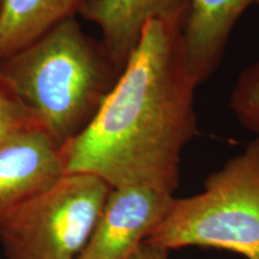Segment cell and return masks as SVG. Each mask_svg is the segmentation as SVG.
Listing matches in <instances>:
<instances>
[{
    "instance_id": "cell-1",
    "label": "cell",
    "mask_w": 259,
    "mask_h": 259,
    "mask_svg": "<svg viewBox=\"0 0 259 259\" xmlns=\"http://www.w3.org/2000/svg\"><path fill=\"white\" fill-rule=\"evenodd\" d=\"M197 87L183 27L148 22L92 122L61 147L65 171L92 174L112 189L147 187L174 194L181 155L198 134Z\"/></svg>"
},
{
    "instance_id": "cell-2",
    "label": "cell",
    "mask_w": 259,
    "mask_h": 259,
    "mask_svg": "<svg viewBox=\"0 0 259 259\" xmlns=\"http://www.w3.org/2000/svg\"><path fill=\"white\" fill-rule=\"evenodd\" d=\"M122 70L76 17L0 59V77L61 148L87 128Z\"/></svg>"
},
{
    "instance_id": "cell-3",
    "label": "cell",
    "mask_w": 259,
    "mask_h": 259,
    "mask_svg": "<svg viewBox=\"0 0 259 259\" xmlns=\"http://www.w3.org/2000/svg\"><path fill=\"white\" fill-rule=\"evenodd\" d=\"M145 240L169 251L197 246L259 259V136L210 174L202 192L174 199Z\"/></svg>"
},
{
    "instance_id": "cell-4",
    "label": "cell",
    "mask_w": 259,
    "mask_h": 259,
    "mask_svg": "<svg viewBox=\"0 0 259 259\" xmlns=\"http://www.w3.org/2000/svg\"><path fill=\"white\" fill-rule=\"evenodd\" d=\"M112 187L87 173H66L0 223L6 259H77Z\"/></svg>"
},
{
    "instance_id": "cell-5",
    "label": "cell",
    "mask_w": 259,
    "mask_h": 259,
    "mask_svg": "<svg viewBox=\"0 0 259 259\" xmlns=\"http://www.w3.org/2000/svg\"><path fill=\"white\" fill-rule=\"evenodd\" d=\"M174 199V194L147 187L112 189L77 259H130L166 218Z\"/></svg>"
},
{
    "instance_id": "cell-6",
    "label": "cell",
    "mask_w": 259,
    "mask_h": 259,
    "mask_svg": "<svg viewBox=\"0 0 259 259\" xmlns=\"http://www.w3.org/2000/svg\"><path fill=\"white\" fill-rule=\"evenodd\" d=\"M60 149L40 125L0 143V223L66 174Z\"/></svg>"
},
{
    "instance_id": "cell-7",
    "label": "cell",
    "mask_w": 259,
    "mask_h": 259,
    "mask_svg": "<svg viewBox=\"0 0 259 259\" xmlns=\"http://www.w3.org/2000/svg\"><path fill=\"white\" fill-rule=\"evenodd\" d=\"M189 3L190 0H96L79 15L97 25L103 46L118 67L124 70L145 24L162 21L183 27Z\"/></svg>"
},
{
    "instance_id": "cell-8",
    "label": "cell",
    "mask_w": 259,
    "mask_h": 259,
    "mask_svg": "<svg viewBox=\"0 0 259 259\" xmlns=\"http://www.w3.org/2000/svg\"><path fill=\"white\" fill-rule=\"evenodd\" d=\"M259 0H190L183 25L184 50L197 85L213 76L239 19Z\"/></svg>"
},
{
    "instance_id": "cell-9",
    "label": "cell",
    "mask_w": 259,
    "mask_h": 259,
    "mask_svg": "<svg viewBox=\"0 0 259 259\" xmlns=\"http://www.w3.org/2000/svg\"><path fill=\"white\" fill-rule=\"evenodd\" d=\"M96 0H2L0 59L28 46Z\"/></svg>"
},
{
    "instance_id": "cell-10",
    "label": "cell",
    "mask_w": 259,
    "mask_h": 259,
    "mask_svg": "<svg viewBox=\"0 0 259 259\" xmlns=\"http://www.w3.org/2000/svg\"><path fill=\"white\" fill-rule=\"evenodd\" d=\"M229 105L246 130L259 136V61L239 73L231 92Z\"/></svg>"
},
{
    "instance_id": "cell-11",
    "label": "cell",
    "mask_w": 259,
    "mask_h": 259,
    "mask_svg": "<svg viewBox=\"0 0 259 259\" xmlns=\"http://www.w3.org/2000/svg\"><path fill=\"white\" fill-rule=\"evenodd\" d=\"M34 125H38L35 116L0 77V143L16 132Z\"/></svg>"
},
{
    "instance_id": "cell-12",
    "label": "cell",
    "mask_w": 259,
    "mask_h": 259,
    "mask_svg": "<svg viewBox=\"0 0 259 259\" xmlns=\"http://www.w3.org/2000/svg\"><path fill=\"white\" fill-rule=\"evenodd\" d=\"M169 252L166 247L144 240L130 259H169Z\"/></svg>"
},
{
    "instance_id": "cell-13",
    "label": "cell",
    "mask_w": 259,
    "mask_h": 259,
    "mask_svg": "<svg viewBox=\"0 0 259 259\" xmlns=\"http://www.w3.org/2000/svg\"><path fill=\"white\" fill-rule=\"evenodd\" d=\"M0 9H2V0H0Z\"/></svg>"
}]
</instances>
